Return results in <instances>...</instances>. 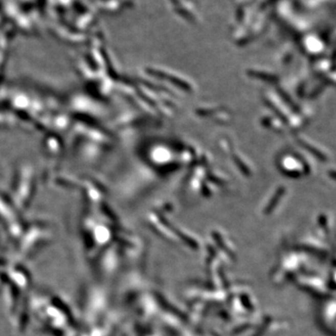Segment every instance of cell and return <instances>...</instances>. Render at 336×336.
<instances>
[{
  "mask_svg": "<svg viewBox=\"0 0 336 336\" xmlns=\"http://www.w3.org/2000/svg\"><path fill=\"white\" fill-rule=\"evenodd\" d=\"M330 175H331V177H333V178H335L336 180V172H331Z\"/></svg>",
  "mask_w": 336,
  "mask_h": 336,
  "instance_id": "obj_1",
  "label": "cell"
}]
</instances>
